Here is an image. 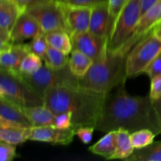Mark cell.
Here are the masks:
<instances>
[{"label": "cell", "mask_w": 161, "mask_h": 161, "mask_svg": "<svg viewBox=\"0 0 161 161\" xmlns=\"http://www.w3.org/2000/svg\"><path fill=\"white\" fill-rule=\"evenodd\" d=\"M94 129L106 133L120 129L130 133L149 129L156 135L161 133L149 95H130L126 90L125 83L119 85L114 94L106 96Z\"/></svg>", "instance_id": "6da1fadb"}, {"label": "cell", "mask_w": 161, "mask_h": 161, "mask_svg": "<svg viewBox=\"0 0 161 161\" xmlns=\"http://www.w3.org/2000/svg\"><path fill=\"white\" fill-rule=\"evenodd\" d=\"M107 95L81 86H59L47 90L43 96L44 105L54 115L72 113V128L95 127Z\"/></svg>", "instance_id": "7a4b0ae2"}, {"label": "cell", "mask_w": 161, "mask_h": 161, "mask_svg": "<svg viewBox=\"0 0 161 161\" xmlns=\"http://www.w3.org/2000/svg\"><path fill=\"white\" fill-rule=\"evenodd\" d=\"M127 53L123 50L109 51L94 61L85 75L79 78L80 86L108 95L112 90L125 83Z\"/></svg>", "instance_id": "3957f363"}, {"label": "cell", "mask_w": 161, "mask_h": 161, "mask_svg": "<svg viewBox=\"0 0 161 161\" xmlns=\"http://www.w3.org/2000/svg\"><path fill=\"white\" fill-rule=\"evenodd\" d=\"M141 16V0H127L108 39L107 48L109 51L122 50L131 38Z\"/></svg>", "instance_id": "277c9868"}, {"label": "cell", "mask_w": 161, "mask_h": 161, "mask_svg": "<svg viewBox=\"0 0 161 161\" xmlns=\"http://www.w3.org/2000/svg\"><path fill=\"white\" fill-rule=\"evenodd\" d=\"M0 96L20 107L44 105L43 97L33 91L17 72L0 69Z\"/></svg>", "instance_id": "5b68a950"}, {"label": "cell", "mask_w": 161, "mask_h": 161, "mask_svg": "<svg viewBox=\"0 0 161 161\" xmlns=\"http://www.w3.org/2000/svg\"><path fill=\"white\" fill-rule=\"evenodd\" d=\"M22 80L38 94L43 97L48 89L59 86H79V78L72 74L69 65L61 69H53L42 65L32 75L17 72Z\"/></svg>", "instance_id": "8992f818"}, {"label": "cell", "mask_w": 161, "mask_h": 161, "mask_svg": "<svg viewBox=\"0 0 161 161\" xmlns=\"http://www.w3.org/2000/svg\"><path fill=\"white\" fill-rule=\"evenodd\" d=\"M161 50V40L153 31L146 35L131 48L127 56V77L144 73L146 68Z\"/></svg>", "instance_id": "52a82bcc"}, {"label": "cell", "mask_w": 161, "mask_h": 161, "mask_svg": "<svg viewBox=\"0 0 161 161\" xmlns=\"http://www.w3.org/2000/svg\"><path fill=\"white\" fill-rule=\"evenodd\" d=\"M26 11L37 20L44 33L53 31L68 32L61 3L47 0L30 6Z\"/></svg>", "instance_id": "ba28073f"}, {"label": "cell", "mask_w": 161, "mask_h": 161, "mask_svg": "<svg viewBox=\"0 0 161 161\" xmlns=\"http://www.w3.org/2000/svg\"><path fill=\"white\" fill-rule=\"evenodd\" d=\"M72 50H78L96 61L103 56L106 51L108 38L97 36L87 30L71 36Z\"/></svg>", "instance_id": "9c48e42d"}, {"label": "cell", "mask_w": 161, "mask_h": 161, "mask_svg": "<svg viewBox=\"0 0 161 161\" xmlns=\"http://www.w3.org/2000/svg\"><path fill=\"white\" fill-rule=\"evenodd\" d=\"M160 21L161 0H157L156 3L141 16L131 38L123 47L122 50H119L128 53L132 47L146 35L151 32L154 27L157 26Z\"/></svg>", "instance_id": "30bf717a"}, {"label": "cell", "mask_w": 161, "mask_h": 161, "mask_svg": "<svg viewBox=\"0 0 161 161\" xmlns=\"http://www.w3.org/2000/svg\"><path fill=\"white\" fill-rule=\"evenodd\" d=\"M75 135V130L72 127L59 129L54 126L32 127L29 140L67 146L73 141Z\"/></svg>", "instance_id": "8fae6325"}, {"label": "cell", "mask_w": 161, "mask_h": 161, "mask_svg": "<svg viewBox=\"0 0 161 161\" xmlns=\"http://www.w3.org/2000/svg\"><path fill=\"white\" fill-rule=\"evenodd\" d=\"M61 3L68 33L70 36L89 30L91 8Z\"/></svg>", "instance_id": "7c38bea8"}, {"label": "cell", "mask_w": 161, "mask_h": 161, "mask_svg": "<svg viewBox=\"0 0 161 161\" xmlns=\"http://www.w3.org/2000/svg\"><path fill=\"white\" fill-rule=\"evenodd\" d=\"M42 32L43 31L37 20L25 10L19 16L13 28L11 41L13 43H22L27 39H32Z\"/></svg>", "instance_id": "4fadbf2b"}, {"label": "cell", "mask_w": 161, "mask_h": 161, "mask_svg": "<svg viewBox=\"0 0 161 161\" xmlns=\"http://www.w3.org/2000/svg\"><path fill=\"white\" fill-rule=\"evenodd\" d=\"M33 127L19 105L0 96V127Z\"/></svg>", "instance_id": "5bb4252c"}, {"label": "cell", "mask_w": 161, "mask_h": 161, "mask_svg": "<svg viewBox=\"0 0 161 161\" xmlns=\"http://www.w3.org/2000/svg\"><path fill=\"white\" fill-rule=\"evenodd\" d=\"M112 25L108 3L91 8L89 31L102 37H109Z\"/></svg>", "instance_id": "9a60e30c"}, {"label": "cell", "mask_w": 161, "mask_h": 161, "mask_svg": "<svg viewBox=\"0 0 161 161\" xmlns=\"http://www.w3.org/2000/svg\"><path fill=\"white\" fill-rule=\"evenodd\" d=\"M29 53L28 43H14L10 50L0 53L1 69L10 72H20L22 61Z\"/></svg>", "instance_id": "2e32d148"}, {"label": "cell", "mask_w": 161, "mask_h": 161, "mask_svg": "<svg viewBox=\"0 0 161 161\" xmlns=\"http://www.w3.org/2000/svg\"><path fill=\"white\" fill-rule=\"evenodd\" d=\"M24 11L14 0H0V31L11 35L16 21Z\"/></svg>", "instance_id": "e0dca14e"}, {"label": "cell", "mask_w": 161, "mask_h": 161, "mask_svg": "<svg viewBox=\"0 0 161 161\" xmlns=\"http://www.w3.org/2000/svg\"><path fill=\"white\" fill-rule=\"evenodd\" d=\"M20 108L33 127L53 126L55 115L44 105L39 106L20 107Z\"/></svg>", "instance_id": "ac0fdd59"}, {"label": "cell", "mask_w": 161, "mask_h": 161, "mask_svg": "<svg viewBox=\"0 0 161 161\" xmlns=\"http://www.w3.org/2000/svg\"><path fill=\"white\" fill-rule=\"evenodd\" d=\"M117 146V130L107 132L98 142L89 148V150L106 160H112Z\"/></svg>", "instance_id": "d6986e66"}, {"label": "cell", "mask_w": 161, "mask_h": 161, "mask_svg": "<svg viewBox=\"0 0 161 161\" xmlns=\"http://www.w3.org/2000/svg\"><path fill=\"white\" fill-rule=\"evenodd\" d=\"M31 127H0V141L13 145H20L29 140Z\"/></svg>", "instance_id": "ffe728a7"}, {"label": "cell", "mask_w": 161, "mask_h": 161, "mask_svg": "<svg viewBox=\"0 0 161 161\" xmlns=\"http://www.w3.org/2000/svg\"><path fill=\"white\" fill-rule=\"evenodd\" d=\"M127 161H161V141L153 142L149 146L135 149Z\"/></svg>", "instance_id": "44dd1931"}, {"label": "cell", "mask_w": 161, "mask_h": 161, "mask_svg": "<svg viewBox=\"0 0 161 161\" xmlns=\"http://www.w3.org/2000/svg\"><path fill=\"white\" fill-rule=\"evenodd\" d=\"M93 62L94 61L84 53L78 50H72L69 58V65L72 74L77 78H81L87 72Z\"/></svg>", "instance_id": "7402d4cb"}, {"label": "cell", "mask_w": 161, "mask_h": 161, "mask_svg": "<svg viewBox=\"0 0 161 161\" xmlns=\"http://www.w3.org/2000/svg\"><path fill=\"white\" fill-rule=\"evenodd\" d=\"M47 42L50 47L69 54L72 51V44L71 36L65 31H53L46 33Z\"/></svg>", "instance_id": "603a6c76"}, {"label": "cell", "mask_w": 161, "mask_h": 161, "mask_svg": "<svg viewBox=\"0 0 161 161\" xmlns=\"http://www.w3.org/2000/svg\"><path fill=\"white\" fill-rule=\"evenodd\" d=\"M130 139V133L128 130L120 129L117 130V146L116 152L113 155V159L126 160L135 151Z\"/></svg>", "instance_id": "cb8c5ba5"}, {"label": "cell", "mask_w": 161, "mask_h": 161, "mask_svg": "<svg viewBox=\"0 0 161 161\" xmlns=\"http://www.w3.org/2000/svg\"><path fill=\"white\" fill-rule=\"evenodd\" d=\"M42 61L45 62V65L50 69H61L69 64V58L68 54L50 46Z\"/></svg>", "instance_id": "d4e9b609"}, {"label": "cell", "mask_w": 161, "mask_h": 161, "mask_svg": "<svg viewBox=\"0 0 161 161\" xmlns=\"http://www.w3.org/2000/svg\"><path fill=\"white\" fill-rule=\"evenodd\" d=\"M156 134L149 129H141L130 133V139L135 149H141L153 142Z\"/></svg>", "instance_id": "484cf974"}, {"label": "cell", "mask_w": 161, "mask_h": 161, "mask_svg": "<svg viewBox=\"0 0 161 161\" xmlns=\"http://www.w3.org/2000/svg\"><path fill=\"white\" fill-rule=\"evenodd\" d=\"M42 59L38 55L29 53L25 58L20 65V72L25 75H32L39 70L42 66Z\"/></svg>", "instance_id": "4316f807"}, {"label": "cell", "mask_w": 161, "mask_h": 161, "mask_svg": "<svg viewBox=\"0 0 161 161\" xmlns=\"http://www.w3.org/2000/svg\"><path fill=\"white\" fill-rule=\"evenodd\" d=\"M28 46L30 53H33L38 55L42 59L44 58L49 47H50L48 42H47L46 33L44 32L40 33L35 38H33L31 42L28 43Z\"/></svg>", "instance_id": "83f0119b"}, {"label": "cell", "mask_w": 161, "mask_h": 161, "mask_svg": "<svg viewBox=\"0 0 161 161\" xmlns=\"http://www.w3.org/2000/svg\"><path fill=\"white\" fill-rule=\"evenodd\" d=\"M16 146L1 141L0 142V160L11 161L17 157Z\"/></svg>", "instance_id": "f1b7e54d"}, {"label": "cell", "mask_w": 161, "mask_h": 161, "mask_svg": "<svg viewBox=\"0 0 161 161\" xmlns=\"http://www.w3.org/2000/svg\"><path fill=\"white\" fill-rule=\"evenodd\" d=\"M144 73L148 75L150 80L157 76H161V50L151 61Z\"/></svg>", "instance_id": "f546056e"}, {"label": "cell", "mask_w": 161, "mask_h": 161, "mask_svg": "<svg viewBox=\"0 0 161 161\" xmlns=\"http://www.w3.org/2000/svg\"><path fill=\"white\" fill-rule=\"evenodd\" d=\"M53 126L59 129H69L72 127V113L70 112L55 115Z\"/></svg>", "instance_id": "4dcf8cb0"}, {"label": "cell", "mask_w": 161, "mask_h": 161, "mask_svg": "<svg viewBox=\"0 0 161 161\" xmlns=\"http://www.w3.org/2000/svg\"><path fill=\"white\" fill-rule=\"evenodd\" d=\"M126 2H127V0H108V7H109L110 20H111L112 28H113L115 20L117 18L118 15H119L120 11L122 10L123 7L125 5Z\"/></svg>", "instance_id": "1f68e13d"}, {"label": "cell", "mask_w": 161, "mask_h": 161, "mask_svg": "<svg viewBox=\"0 0 161 161\" xmlns=\"http://www.w3.org/2000/svg\"><path fill=\"white\" fill-rule=\"evenodd\" d=\"M149 95L152 101L161 98V76L155 77L151 80Z\"/></svg>", "instance_id": "d6a6232c"}, {"label": "cell", "mask_w": 161, "mask_h": 161, "mask_svg": "<svg viewBox=\"0 0 161 161\" xmlns=\"http://www.w3.org/2000/svg\"><path fill=\"white\" fill-rule=\"evenodd\" d=\"M107 3H108V0H67L64 3L71 6L92 8L94 6Z\"/></svg>", "instance_id": "836d02e7"}, {"label": "cell", "mask_w": 161, "mask_h": 161, "mask_svg": "<svg viewBox=\"0 0 161 161\" xmlns=\"http://www.w3.org/2000/svg\"><path fill=\"white\" fill-rule=\"evenodd\" d=\"M94 130H95V129L93 127H83L77 129L75 130V134L82 142L84 144H88L92 140Z\"/></svg>", "instance_id": "e575fe53"}, {"label": "cell", "mask_w": 161, "mask_h": 161, "mask_svg": "<svg viewBox=\"0 0 161 161\" xmlns=\"http://www.w3.org/2000/svg\"><path fill=\"white\" fill-rule=\"evenodd\" d=\"M152 104L154 112H155V115L156 117H157L159 127H160L161 130V98L158 99V100L152 101Z\"/></svg>", "instance_id": "d590c367"}, {"label": "cell", "mask_w": 161, "mask_h": 161, "mask_svg": "<svg viewBox=\"0 0 161 161\" xmlns=\"http://www.w3.org/2000/svg\"><path fill=\"white\" fill-rule=\"evenodd\" d=\"M22 9H24L25 10H26L28 7L33 6V5H36L37 3H41V2L47 1V0H14Z\"/></svg>", "instance_id": "8d00e7d4"}, {"label": "cell", "mask_w": 161, "mask_h": 161, "mask_svg": "<svg viewBox=\"0 0 161 161\" xmlns=\"http://www.w3.org/2000/svg\"><path fill=\"white\" fill-rule=\"evenodd\" d=\"M157 0H141V6H142V15L149 8H150Z\"/></svg>", "instance_id": "74e56055"}, {"label": "cell", "mask_w": 161, "mask_h": 161, "mask_svg": "<svg viewBox=\"0 0 161 161\" xmlns=\"http://www.w3.org/2000/svg\"><path fill=\"white\" fill-rule=\"evenodd\" d=\"M152 31L157 38H159V39L161 40V28H153V29L152 30Z\"/></svg>", "instance_id": "f35d334b"}, {"label": "cell", "mask_w": 161, "mask_h": 161, "mask_svg": "<svg viewBox=\"0 0 161 161\" xmlns=\"http://www.w3.org/2000/svg\"><path fill=\"white\" fill-rule=\"evenodd\" d=\"M161 28V21L160 22V23L158 24V25H157V26H155V27H154L153 28Z\"/></svg>", "instance_id": "ab89813d"}, {"label": "cell", "mask_w": 161, "mask_h": 161, "mask_svg": "<svg viewBox=\"0 0 161 161\" xmlns=\"http://www.w3.org/2000/svg\"><path fill=\"white\" fill-rule=\"evenodd\" d=\"M54 1L59 2V3H66V1H67V0H54Z\"/></svg>", "instance_id": "60d3db41"}]
</instances>
